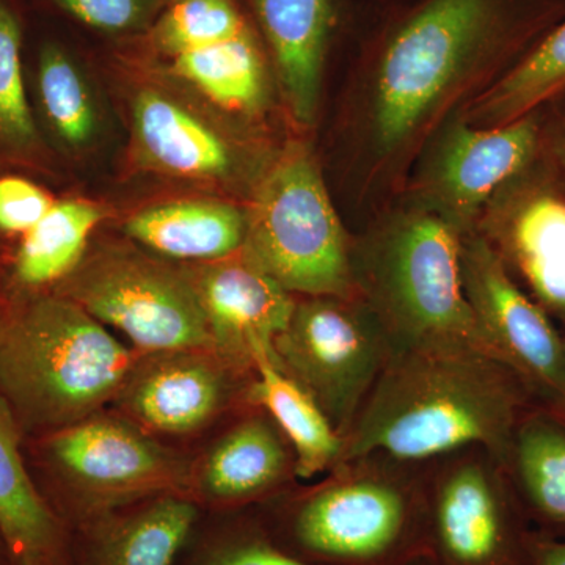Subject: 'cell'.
<instances>
[{
	"instance_id": "1",
	"label": "cell",
	"mask_w": 565,
	"mask_h": 565,
	"mask_svg": "<svg viewBox=\"0 0 565 565\" xmlns=\"http://www.w3.org/2000/svg\"><path fill=\"white\" fill-rule=\"evenodd\" d=\"M565 17V0H403L377 14L338 111L341 188L367 218L403 191L423 145Z\"/></svg>"
},
{
	"instance_id": "2",
	"label": "cell",
	"mask_w": 565,
	"mask_h": 565,
	"mask_svg": "<svg viewBox=\"0 0 565 565\" xmlns=\"http://www.w3.org/2000/svg\"><path fill=\"white\" fill-rule=\"evenodd\" d=\"M534 407L519 379L482 349L393 352L344 437L343 462L370 455L430 462L481 446L505 467L516 427Z\"/></svg>"
},
{
	"instance_id": "3",
	"label": "cell",
	"mask_w": 565,
	"mask_h": 565,
	"mask_svg": "<svg viewBox=\"0 0 565 565\" xmlns=\"http://www.w3.org/2000/svg\"><path fill=\"white\" fill-rule=\"evenodd\" d=\"M140 353L66 297H9L0 311V397L24 438L54 433L115 401Z\"/></svg>"
},
{
	"instance_id": "4",
	"label": "cell",
	"mask_w": 565,
	"mask_h": 565,
	"mask_svg": "<svg viewBox=\"0 0 565 565\" xmlns=\"http://www.w3.org/2000/svg\"><path fill=\"white\" fill-rule=\"evenodd\" d=\"M462 237L401 196L352 234L353 288L384 326L393 352L430 345L487 352L465 299Z\"/></svg>"
},
{
	"instance_id": "5",
	"label": "cell",
	"mask_w": 565,
	"mask_h": 565,
	"mask_svg": "<svg viewBox=\"0 0 565 565\" xmlns=\"http://www.w3.org/2000/svg\"><path fill=\"white\" fill-rule=\"evenodd\" d=\"M370 455L334 467L313 489L259 509L267 533L308 565H411L427 557L424 481Z\"/></svg>"
},
{
	"instance_id": "6",
	"label": "cell",
	"mask_w": 565,
	"mask_h": 565,
	"mask_svg": "<svg viewBox=\"0 0 565 565\" xmlns=\"http://www.w3.org/2000/svg\"><path fill=\"white\" fill-rule=\"evenodd\" d=\"M128 161L134 172L199 185L247 204L286 137L234 117L158 71L129 84Z\"/></svg>"
},
{
	"instance_id": "7",
	"label": "cell",
	"mask_w": 565,
	"mask_h": 565,
	"mask_svg": "<svg viewBox=\"0 0 565 565\" xmlns=\"http://www.w3.org/2000/svg\"><path fill=\"white\" fill-rule=\"evenodd\" d=\"M247 206L243 255L296 297L356 296L352 234L318 152L297 132L282 141Z\"/></svg>"
},
{
	"instance_id": "8",
	"label": "cell",
	"mask_w": 565,
	"mask_h": 565,
	"mask_svg": "<svg viewBox=\"0 0 565 565\" xmlns=\"http://www.w3.org/2000/svg\"><path fill=\"white\" fill-rule=\"evenodd\" d=\"M24 452L41 493L70 530L148 498L191 497L192 463L122 415L102 411L24 438Z\"/></svg>"
},
{
	"instance_id": "9",
	"label": "cell",
	"mask_w": 565,
	"mask_h": 565,
	"mask_svg": "<svg viewBox=\"0 0 565 565\" xmlns=\"http://www.w3.org/2000/svg\"><path fill=\"white\" fill-rule=\"evenodd\" d=\"M52 292L120 330L137 352L212 349L202 303L184 264L145 250L128 237L90 245Z\"/></svg>"
},
{
	"instance_id": "10",
	"label": "cell",
	"mask_w": 565,
	"mask_h": 565,
	"mask_svg": "<svg viewBox=\"0 0 565 565\" xmlns=\"http://www.w3.org/2000/svg\"><path fill=\"white\" fill-rule=\"evenodd\" d=\"M424 481L433 565H533L537 531L508 470L481 446L438 457Z\"/></svg>"
},
{
	"instance_id": "11",
	"label": "cell",
	"mask_w": 565,
	"mask_h": 565,
	"mask_svg": "<svg viewBox=\"0 0 565 565\" xmlns=\"http://www.w3.org/2000/svg\"><path fill=\"white\" fill-rule=\"evenodd\" d=\"M285 373L315 397L345 437L393 353L384 326L359 296L296 297L274 341Z\"/></svg>"
},
{
	"instance_id": "12",
	"label": "cell",
	"mask_w": 565,
	"mask_h": 565,
	"mask_svg": "<svg viewBox=\"0 0 565 565\" xmlns=\"http://www.w3.org/2000/svg\"><path fill=\"white\" fill-rule=\"evenodd\" d=\"M541 152L542 110L497 128H475L459 111L423 145L397 196L465 236L498 189Z\"/></svg>"
},
{
	"instance_id": "13",
	"label": "cell",
	"mask_w": 565,
	"mask_h": 565,
	"mask_svg": "<svg viewBox=\"0 0 565 565\" xmlns=\"http://www.w3.org/2000/svg\"><path fill=\"white\" fill-rule=\"evenodd\" d=\"M465 299L487 352L525 386L537 408L565 418V333L511 277L481 234L460 245Z\"/></svg>"
},
{
	"instance_id": "14",
	"label": "cell",
	"mask_w": 565,
	"mask_h": 565,
	"mask_svg": "<svg viewBox=\"0 0 565 565\" xmlns=\"http://www.w3.org/2000/svg\"><path fill=\"white\" fill-rule=\"evenodd\" d=\"M475 232L565 333V182L544 151L498 189Z\"/></svg>"
},
{
	"instance_id": "15",
	"label": "cell",
	"mask_w": 565,
	"mask_h": 565,
	"mask_svg": "<svg viewBox=\"0 0 565 565\" xmlns=\"http://www.w3.org/2000/svg\"><path fill=\"white\" fill-rule=\"evenodd\" d=\"M241 375L212 349L140 353L115 403L152 437H189L233 403Z\"/></svg>"
},
{
	"instance_id": "16",
	"label": "cell",
	"mask_w": 565,
	"mask_h": 565,
	"mask_svg": "<svg viewBox=\"0 0 565 565\" xmlns=\"http://www.w3.org/2000/svg\"><path fill=\"white\" fill-rule=\"evenodd\" d=\"M277 79L282 111L299 132L321 115L323 79L348 25L349 0H247Z\"/></svg>"
},
{
	"instance_id": "17",
	"label": "cell",
	"mask_w": 565,
	"mask_h": 565,
	"mask_svg": "<svg viewBox=\"0 0 565 565\" xmlns=\"http://www.w3.org/2000/svg\"><path fill=\"white\" fill-rule=\"evenodd\" d=\"M202 303L212 351L253 375L258 351H274L296 296L248 262L243 252L218 262L184 264Z\"/></svg>"
},
{
	"instance_id": "18",
	"label": "cell",
	"mask_w": 565,
	"mask_h": 565,
	"mask_svg": "<svg viewBox=\"0 0 565 565\" xmlns=\"http://www.w3.org/2000/svg\"><path fill=\"white\" fill-rule=\"evenodd\" d=\"M296 476V457L266 412L245 416L191 470V498L204 512L252 508Z\"/></svg>"
},
{
	"instance_id": "19",
	"label": "cell",
	"mask_w": 565,
	"mask_h": 565,
	"mask_svg": "<svg viewBox=\"0 0 565 565\" xmlns=\"http://www.w3.org/2000/svg\"><path fill=\"white\" fill-rule=\"evenodd\" d=\"M202 514L174 493L111 509L71 530L73 565H174Z\"/></svg>"
},
{
	"instance_id": "20",
	"label": "cell",
	"mask_w": 565,
	"mask_h": 565,
	"mask_svg": "<svg viewBox=\"0 0 565 565\" xmlns=\"http://www.w3.org/2000/svg\"><path fill=\"white\" fill-rule=\"evenodd\" d=\"M150 70L247 121L273 126L274 115L282 110L273 63L255 25L233 39L151 63Z\"/></svg>"
},
{
	"instance_id": "21",
	"label": "cell",
	"mask_w": 565,
	"mask_h": 565,
	"mask_svg": "<svg viewBox=\"0 0 565 565\" xmlns=\"http://www.w3.org/2000/svg\"><path fill=\"white\" fill-rule=\"evenodd\" d=\"M0 537L11 565H73V534L41 493L24 434L0 397Z\"/></svg>"
},
{
	"instance_id": "22",
	"label": "cell",
	"mask_w": 565,
	"mask_h": 565,
	"mask_svg": "<svg viewBox=\"0 0 565 565\" xmlns=\"http://www.w3.org/2000/svg\"><path fill=\"white\" fill-rule=\"evenodd\" d=\"M122 233L170 262H218L243 250L247 206L212 193L167 200L129 215Z\"/></svg>"
},
{
	"instance_id": "23",
	"label": "cell",
	"mask_w": 565,
	"mask_h": 565,
	"mask_svg": "<svg viewBox=\"0 0 565 565\" xmlns=\"http://www.w3.org/2000/svg\"><path fill=\"white\" fill-rule=\"evenodd\" d=\"M106 204L68 196L57 199L43 218L14 241L2 266L3 296L50 292L82 262L93 234L110 217Z\"/></svg>"
},
{
	"instance_id": "24",
	"label": "cell",
	"mask_w": 565,
	"mask_h": 565,
	"mask_svg": "<svg viewBox=\"0 0 565 565\" xmlns=\"http://www.w3.org/2000/svg\"><path fill=\"white\" fill-rule=\"evenodd\" d=\"M247 399L266 412L285 435L296 457L297 478H318L343 462L344 438L315 397L282 371L275 351L256 352Z\"/></svg>"
},
{
	"instance_id": "25",
	"label": "cell",
	"mask_w": 565,
	"mask_h": 565,
	"mask_svg": "<svg viewBox=\"0 0 565 565\" xmlns=\"http://www.w3.org/2000/svg\"><path fill=\"white\" fill-rule=\"evenodd\" d=\"M28 82L36 121L55 158H76L90 150L102 132V111L73 55L55 41H46L28 71Z\"/></svg>"
},
{
	"instance_id": "26",
	"label": "cell",
	"mask_w": 565,
	"mask_h": 565,
	"mask_svg": "<svg viewBox=\"0 0 565 565\" xmlns=\"http://www.w3.org/2000/svg\"><path fill=\"white\" fill-rule=\"evenodd\" d=\"M509 478L541 534L565 539V418L531 408L516 427Z\"/></svg>"
},
{
	"instance_id": "27",
	"label": "cell",
	"mask_w": 565,
	"mask_h": 565,
	"mask_svg": "<svg viewBox=\"0 0 565 565\" xmlns=\"http://www.w3.org/2000/svg\"><path fill=\"white\" fill-rule=\"evenodd\" d=\"M22 44L20 14L0 0V172L52 174L57 161L36 121Z\"/></svg>"
},
{
	"instance_id": "28",
	"label": "cell",
	"mask_w": 565,
	"mask_h": 565,
	"mask_svg": "<svg viewBox=\"0 0 565 565\" xmlns=\"http://www.w3.org/2000/svg\"><path fill=\"white\" fill-rule=\"evenodd\" d=\"M564 93L565 17L460 115L475 128H497L544 109Z\"/></svg>"
},
{
	"instance_id": "29",
	"label": "cell",
	"mask_w": 565,
	"mask_h": 565,
	"mask_svg": "<svg viewBox=\"0 0 565 565\" xmlns=\"http://www.w3.org/2000/svg\"><path fill=\"white\" fill-rule=\"evenodd\" d=\"M174 565H308L275 544L250 508L204 512Z\"/></svg>"
},
{
	"instance_id": "30",
	"label": "cell",
	"mask_w": 565,
	"mask_h": 565,
	"mask_svg": "<svg viewBox=\"0 0 565 565\" xmlns=\"http://www.w3.org/2000/svg\"><path fill=\"white\" fill-rule=\"evenodd\" d=\"M253 25L234 0H174L152 22L148 35L152 63L233 39Z\"/></svg>"
},
{
	"instance_id": "31",
	"label": "cell",
	"mask_w": 565,
	"mask_h": 565,
	"mask_svg": "<svg viewBox=\"0 0 565 565\" xmlns=\"http://www.w3.org/2000/svg\"><path fill=\"white\" fill-rule=\"evenodd\" d=\"M55 202L57 196L32 174L0 172V237L20 239Z\"/></svg>"
},
{
	"instance_id": "32",
	"label": "cell",
	"mask_w": 565,
	"mask_h": 565,
	"mask_svg": "<svg viewBox=\"0 0 565 565\" xmlns=\"http://www.w3.org/2000/svg\"><path fill=\"white\" fill-rule=\"evenodd\" d=\"M71 18L109 33L140 31L150 24L159 0H51Z\"/></svg>"
},
{
	"instance_id": "33",
	"label": "cell",
	"mask_w": 565,
	"mask_h": 565,
	"mask_svg": "<svg viewBox=\"0 0 565 565\" xmlns=\"http://www.w3.org/2000/svg\"><path fill=\"white\" fill-rule=\"evenodd\" d=\"M553 114L542 110V151L565 182V93L555 102ZM546 109V107H544Z\"/></svg>"
},
{
	"instance_id": "34",
	"label": "cell",
	"mask_w": 565,
	"mask_h": 565,
	"mask_svg": "<svg viewBox=\"0 0 565 565\" xmlns=\"http://www.w3.org/2000/svg\"><path fill=\"white\" fill-rule=\"evenodd\" d=\"M533 565H565V539L537 533L533 550Z\"/></svg>"
},
{
	"instance_id": "35",
	"label": "cell",
	"mask_w": 565,
	"mask_h": 565,
	"mask_svg": "<svg viewBox=\"0 0 565 565\" xmlns=\"http://www.w3.org/2000/svg\"><path fill=\"white\" fill-rule=\"evenodd\" d=\"M370 2L377 7L379 13H382V11L396 6V3L403 2V0H370Z\"/></svg>"
},
{
	"instance_id": "36",
	"label": "cell",
	"mask_w": 565,
	"mask_h": 565,
	"mask_svg": "<svg viewBox=\"0 0 565 565\" xmlns=\"http://www.w3.org/2000/svg\"><path fill=\"white\" fill-rule=\"evenodd\" d=\"M0 565H11L9 552L7 546L3 544L2 537H0Z\"/></svg>"
},
{
	"instance_id": "37",
	"label": "cell",
	"mask_w": 565,
	"mask_h": 565,
	"mask_svg": "<svg viewBox=\"0 0 565 565\" xmlns=\"http://www.w3.org/2000/svg\"><path fill=\"white\" fill-rule=\"evenodd\" d=\"M3 303H6V296H3L2 263H0V311H2Z\"/></svg>"
},
{
	"instance_id": "38",
	"label": "cell",
	"mask_w": 565,
	"mask_h": 565,
	"mask_svg": "<svg viewBox=\"0 0 565 565\" xmlns=\"http://www.w3.org/2000/svg\"><path fill=\"white\" fill-rule=\"evenodd\" d=\"M411 565H433L430 564V561L427 559V557H423V559L415 561L414 564Z\"/></svg>"
}]
</instances>
